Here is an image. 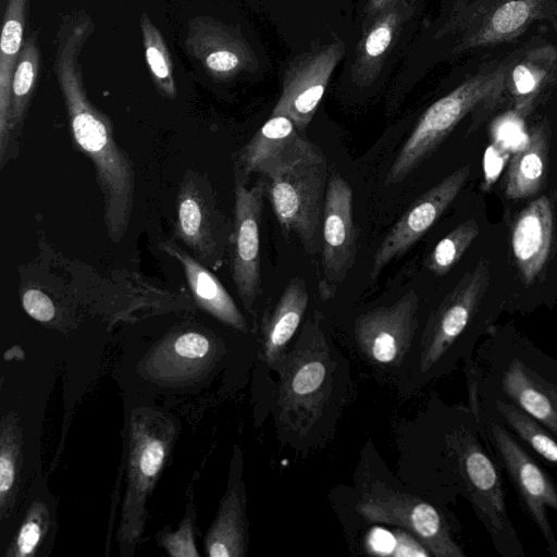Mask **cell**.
<instances>
[{"label": "cell", "mask_w": 557, "mask_h": 557, "mask_svg": "<svg viewBox=\"0 0 557 557\" xmlns=\"http://www.w3.org/2000/svg\"><path fill=\"white\" fill-rule=\"evenodd\" d=\"M40 67V49L37 36L32 34L24 40L12 81L10 127L12 145L24 126L28 108L36 90Z\"/></svg>", "instance_id": "cb8c5ba5"}, {"label": "cell", "mask_w": 557, "mask_h": 557, "mask_svg": "<svg viewBox=\"0 0 557 557\" xmlns=\"http://www.w3.org/2000/svg\"><path fill=\"white\" fill-rule=\"evenodd\" d=\"M309 294L302 277H293L262 325V350L273 367L283 356L307 310Z\"/></svg>", "instance_id": "7402d4cb"}, {"label": "cell", "mask_w": 557, "mask_h": 557, "mask_svg": "<svg viewBox=\"0 0 557 557\" xmlns=\"http://www.w3.org/2000/svg\"><path fill=\"white\" fill-rule=\"evenodd\" d=\"M396 546L395 550L392 553L393 556H430L431 553L426 549V547L420 542L412 539V536L407 533L398 530L395 533Z\"/></svg>", "instance_id": "836d02e7"}, {"label": "cell", "mask_w": 557, "mask_h": 557, "mask_svg": "<svg viewBox=\"0 0 557 557\" xmlns=\"http://www.w3.org/2000/svg\"><path fill=\"white\" fill-rule=\"evenodd\" d=\"M450 445L457 458L458 470L465 481L470 502L490 532L498 549L505 540L511 549L517 537L508 519L505 494L498 471L476 438L467 430L455 431Z\"/></svg>", "instance_id": "8992f818"}, {"label": "cell", "mask_w": 557, "mask_h": 557, "mask_svg": "<svg viewBox=\"0 0 557 557\" xmlns=\"http://www.w3.org/2000/svg\"><path fill=\"white\" fill-rule=\"evenodd\" d=\"M549 138L543 127L529 135L527 144L513 152L505 176L504 191L509 199H522L535 195L547 175Z\"/></svg>", "instance_id": "603a6c76"}, {"label": "cell", "mask_w": 557, "mask_h": 557, "mask_svg": "<svg viewBox=\"0 0 557 557\" xmlns=\"http://www.w3.org/2000/svg\"><path fill=\"white\" fill-rule=\"evenodd\" d=\"M139 26L152 83L163 98L174 100L177 96V87L166 41L146 12L140 15Z\"/></svg>", "instance_id": "d4e9b609"}, {"label": "cell", "mask_w": 557, "mask_h": 557, "mask_svg": "<svg viewBox=\"0 0 557 557\" xmlns=\"http://www.w3.org/2000/svg\"><path fill=\"white\" fill-rule=\"evenodd\" d=\"M264 195L263 180L248 188L237 178L230 246L231 273L237 294L249 311L261 294L259 226Z\"/></svg>", "instance_id": "30bf717a"}, {"label": "cell", "mask_w": 557, "mask_h": 557, "mask_svg": "<svg viewBox=\"0 0 557 557\" xmlns=\"http://www.w3.org/2000/svg\"><path fill=\"white\" fill-rule=\"evenodd\" d=\"M14 480V468L12 461L5 455L0 458V493L3 497Z\"/></svg>", "instance_id": "74e56055"}, {"label": "cell", "mask_w": 557, "mask_h": 557, "mask_svg": "<svg viewBox=\"0 0 557 557\" xmlns=\"http://www.w3.org/2000/svg\"><path fill=\"white\" fill-rule=\"evenodd\" d=\"M398 0H368L362 13V27Z\"/></svg>", "instance_id": "8d00e7d4"}, {"label": "cell", "mask_w": 557, "mask_h": 557, "mask_svg": "<svg viewBox=\"0 0 557 557\" xmlns=\"http://www.w3.org/2000/svg\"><path fill=\"white\" fill-rule=\"evenodd\" d=\"M94 29L95 24L84 13L66 18L58 33L53 70L74 146L95 168L108 236L119 243L133 214L135 169L129 154L115 140L111 119L90 101L86 91L79 54Z\"/></svg>", "instance_id": "6da1fadb"}, {"label": "cell", "mask_w": 557, "mask_h": 557, "mask_svg": "<svg viewBox=\"0 0 557 557\" xmlns=\"http://www.w3.org/2000/svg\"><path fill=\"white\" fill-rule=\"evenodd\" d=\"M496 409L523 442L557 467V440L553 433L513 403L497 400Z\"/></svg>", "instance_id": "484cf974"}, {"label": "cell", "mask_w": 557, "mask_h": 557, "mask_svg": "<svg viewBox=\"0 0 557 557\" xmlns=\"http://www.w3.org/2000/svg\"><path fill=\"white\" fill-rule=\"evenodd\" d=\"M274 366L280 371L278 405L284 418L311 426L329 396L332 361L319 318L307 321L294 349Z\"/></svg>", "instance_id": "7a4b0ae2"}, {"label": "cell", "mask_w": 557, "mask_h": 557, "mask_svg": "<svg viewBox=\"0 0 557 557\" xmlns=\"http://www.w3.org/2000/svg\"><path fill=\"white\" fill-rule=\"evenodd\" d=\"M553 231V210L546 196L536 198L517 215L511 228V248L524 284H531L544 268Z\"/></svg>", "instance_id": "ac0fdd59"}, {"label": "cell", "mask_w": 557, "mask_h": 557, "mask_svg": "<svg viewBox=\"0 0 557 557\" xmlns=\"http://www.w3.org/2000/svg\"><path fill=\"white\" fill-rule=\"evenodd\" d=\"M227 231L210 182L206 175L188 170L177 191L175 236L202 264L218 270L231 246L232 234Z\"/></svg>", "instance_id": "277c9868"}, {"label": "cell", "mask_w": 557, "mask_h": 557, "mask_svg": "<svg viewBox=\"0 0 557 557\" xmlns=\"http://www.w3.org/2000/svg\"><path fill=\"white\" fill-rule=\"evenodd\" d=\"M480 95L471 86H462L431 104L417 122L392 164L386 184L404 181L449 135L472 109Z\"/></svg>", "instance_id": "9a60e30c"}, {"label": "cell", "mask_w": 557, "mask_h": 557, "mask_svg": "<svg viewBox=\"0 0 557 557\" xmlns=\"http://www.w3.org/2000/svg\"><path fill=\"white\" fill-rule=\"evenodd\" d=\"M210 348L206 336L196 332H188L178 336L174 344L175 351L186 358H201Z\"/></svg>", "instance_id": "1f68e13d"}, {"label": "cell", "mask_w": 557, "mask_h": 557, "mask_svg": "<svg viewBox=\"0 0 557 557\" xmlns=\"http://www.w3.org/2000/svg\"><path fill=\"white\" fill-rule=\"evenodd\" d=\"M490 276L488 263L481 260L429 317L421 341L422 372L435 366L467 329L490 285Z\"/></svg>", "instance_id": "9c48e42d"}, {"label": "cell", "mask_w": 557, "mask_h": 557, "mask_svg": "<svg viewBox=\"0 0 557 557\" xmlns=\"http://www.w3.org/2000/svg\"><path fill=\"white\" fill-rule=\"evenodd\" d=\"M418 295L413 289L391 306L359 315L355 336L360 350L372 362L398 364L409 351L418 325Z\"/></svg>", "instance_id": "4fadbf2b"}, {"label": "cell", "mask_w": 557, "mask_h": 557, "mask_svg": "<svg viewBox=\"0 0 557 557\" xmlns=\"http://www.w3.org/2000/svg\"><path fill=\"white\" fill-rule=\"evenodd\" d=\"M467 164L422 194L401 215L374 253L371 280L394 259L407 252L437 221L462 189L470 174Z\"/></svg>", "instance_id": "5bb4252c"}, {"label": "cell", "mask_w": 557, "mask_h": 557, "mask_svg": "<svg viewBox=\"0 0 557 557\" xmlns=\"http://www.w3.org/2000/svg\"><path fill=\"white\" fill-rule=\"evenodd\" d=\"M529 16V7L524 1L515 0L502 5L493 15V27L502 34H508L524 24Z\"/></svg>", "instance_id": "83f0119b"}, {"label": "cell", "mask_w": 557, "mask_h": 557, "mask_svg": "<svg viewBox=\"0 0 557 557\" xmlns=\"http://www.w3.org/2000/svg\"><path fill=\"white\" fill-rule=\"evenodd\" d=\"M491 436L523 507L541 531L549 553L557 556L547 508L557 511V488L549 475L498 423L491 424Z\"/></svg>", "instance_id": "7c38bea8"}, {"label": "cell", "mask_w": 557, "mask_h": 557, "mask_svg": "<svg viewBox=\"0 0 557 557\" xmlns=\"http://www.w3.org/2000/svg\"><path fill=\"white\" fill-rule=\"evenodd\" d=\"M478 234L479 225L475 220L462 222L436 244L424 265L437 276L445 275L460 260Z\"/></svg>", "instance_id": "4316f807"}, {"label": "cell", "mask_w": 557, "mask_h": 557, "mask_svg": "<svg viewBox=\"0 0 557 557\" xmlns=\"http://www.w3.org/2000/svg\"><path fill=\"white\" fill-rule=\"evenodd\" d=\"M263 181L282 233L286 238L295 234L308 253L317 252L329 181L326 159L300 162Z\"/></svg>", "instance_id": "3957f363"}, {"label": "cell", "mask_w": 557, "mask_h": 557, "mask_svg": "<svg viewBox=\"0 0 557 557\" xmlns=\"http://www.w3.org/2000/svg\"><path fill=\"white\" fill-rule=\"evenodd\" d=\"M23 307L26 312L38 321H49L54 315V307L51 299L39 289H26L22 296Z\"/></svg>", "instance_id": "f546056e"}, {"label": "cell", "mask_w": 557, "mask_h": 557, "mask_svg": "<svg viewBox=\"0 0 557 557\" xmlns=\"http://www.w3.org/2000/svg\"><path fill=\"white\" fill-rule=\"evenodd\" d=\"M185 48L207 74L219 82L255 72L259 65L255 51L238 27L208 15L188 21Z\"/></svg>", "instance_id": "8fae6325"}, {"label": "cell", "mask_w": 557, "mask_h": 557, "mask_svg": "<svg viewBox=\"0 0 557 557\" xmlns=\"http://www.w3.org/2000/svg\"><path fill=\"white\" fill-rule=\"evenodd\" d=\"M164 458V448L158 441H150L140 456V470L146 476H153L160 469Z\"/></svg>", "instance_id": "d6a6232c"}, {"label": "cell", "mask_w": 557, "mask_h": 557, "mask_svg": "<svg viewBox=\"0 0 557 557\" xmlns=\"http://www.w3.org/2000/svg\"><path fill=\"white\" fill-rule=\"evenodd\" d=\"M29 0H8L0 40V169L12 151L10 127L12 81L24 44Z\"/></svg>", "instance_id": "d6986e66"}, {"label": "cell", "mask_w": 557, "mask_h": 557, "mask_svg": "<svg viewBox=\"0 0 557 557\" xmlns=\"http://www.w3.org/2000/svg\"><path fill=\"white\" fill-rule=\"evenodd\" d=\"M512 78L519 94H529L535 88V79L533 75L523 65L515 67Z\"/></svg>", "instance_id": "d590c367"}, {"label": "cell", "mask_w": 557, "mask_h": 557, "mask_svg": "<svg viewBox=\"0 0 557 557\" xmlns=\"http://www.w3.org/2000/svg\"><path fill=\"white\" fill-rule=\"evenodd\" d=\"M321 248L319 290L323 299H330L346 280L357 256L352 189L335 171L326 186Z\"/></svg>", "instance_id": "ba28073f"}, {"label": "cell", "mask_w": 557, "mask_h": 557, "mask_svg": "<svg viewBox=\"0 0 557 557\" xmlns=\"http://www.w3.org/2000/svg\"><path fill=\"white\" fill-rule=\"evenodd\" d=\"M528 139L523 124L516 119H505L493 128V143L510 153L521 149Z\"/></svg>", "instance_id": "f1b7e54d"}, {"label": "cell", "mask_w": 557, "mask_h": 557, "mask_svg": "<svg viewBox=\"0 0 557 557\" xmlns=\"http://www.w3.org/2000/svg\"><path fill=\"white\" fill-rule=\"evenodd\" d=\"M509 154L510 152L495 143L485 150L483 159V188L485 190L488 189L497 180L509 158Z\"/></svg>", "instance_id": "4dcf8cb0"}, {"label": "cell", "mask_w": 557, "mask_h": 557, "mask_svg": "<svg viewBox=\"0 0 557 557\" xmlns=\"http://www.w3.org/2000/svg\"><path fill=\"white\" fill-rule=\"evenodd\" d=\"M39 537V525L35 521L25 523L17 537L18 554L23 556L30 554L37 545Z\"/></svg>", "instance_id": "e575fe53"}, {"label": "cell", "mask_w": 557, "mask_h": 557, "mask_svg": "<svg viewBox=\"0 0 557 557\" xmlns=\"http://www.w3.org/2000/svg\"><path fill=\"white\" fill-rule=\"evenodd\" d=\"M324 158L313 143L300 135L285 115H271L240 151L243 177L259 173L263 178L300 162Z\"/></svg>", "instance_id": "2e32d148"}, {"label": "cell", "mask_w": 557, "mask_h": 557, "mask_svg": "<svg viewBox=\"0 0 557 557\" xmlns=\"http://www.w3.org/2000/svg\"><path fill=\"white\" fill-rule=\"evenodd\" d=\"M504 394L557 437V384L513 358L502 376Z\"/></svg>", "instance_id": "ffe728a7"}, {"label": "cell", "mask_w": 557, "mask_h": 557, "mask_svg": "<svg viewBox=\"0 0 557 557\" xmlns=\"http://www.w3.org/2000/svg\"><path fill=\"white\" fill-rule=\"evenodd\" d=\"M345 48V42L336 39L295 57L284 71L281 95L271 115L289 117L302 132L315 114Z\"/></svg>", "instance_id": "52a82bcc"}, {"label": "cell", "mask_w": 557, "mask_h": 557, "mask_svg": "<svg viewBox=\"0 0 557 557\" xmlns=\"http://www.w3.org/2000/svg\"><path fill=\"white\" fill-rule=\"evenodd\" d=\"M358 512L371 522L394 524L413 534L436 557H463L448 525L431 504L389 487L372 486L357 504Z\"/></svg>", "instance_id": "5b68a950"}, {"label": "cell", "mask_w": 557, "mask_h": 557, "mask_svg": "<svg viewBox=\"0 0 557 557\" xmlns=\"http://www.w3.org/2000/svg\"><path fill=\"white\" fill-rule=\"evenodd\" d=\"M159 248L180 262L191 294L201 308L226 324L240 331L247 330L245 319L233 298L209 268L173 240L160 243Z\"/></svg>", "instance_id": "44dd1931"}, {"label": "cell", "mask_w": 557, "mask_h": 557, "mask_svg": "<svg viewBox=\"0 0 557 557\" xmlns=\"http://www.w3.org/2000/svg\"><path fill=\"white\" fill-rule=\"evenodd\" d=\"M414 0H398L362 27L351 64V81L359 87L372 85L405 23L413 15Z\"/></svg>", "instance_id": "e0dca14e"}]
</instances>
